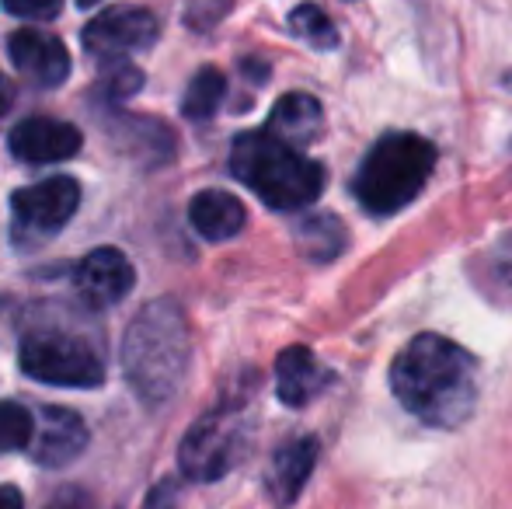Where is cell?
Masks as SVG:
<instances>
[{
    "label": "cell",
    "instance_id": "3",
    "mask_svg": "<svg viewBox=\"0 0 512 509\" xmlns=\"http://www.w3.org/2000/svg\"><path fill=\"white\" fill-rule=\"evenodd\" d=\"M230 171L272 210H304L324 189V168L269 129L241 133L230 147Z\"/></svg>",
    "mask_w": 512,
    "mask_h": 509
},
{
    "label": "cell",
    "instance_id": "22",
    "mask_svg": "<svg viewBox=\"0 0 512 509\" xmlns=\"http://www.w3.org/2000/svg\"><path fill=\"white\" fill-rule=\"evenodd\" d=\"M7 14L14 18H25V21H49L60 14L63 0H0Z\"/></svg>",
    "mask_w": 512,
    "mask_h": 509
},
{
    "label": "cell",
    "instance_id": "19",
    "mask_svg": "<svg viewBox=\"0 0 512 509\" xmlns=\"http://www.w3.org/2000/svg\"><path fill=\"white\" fill-rule=\"evenodd\" d=\"M223 95H227V77L213 67H203L189 81V91L182 98V112L189 119H209L223 105Z\"/></svg>",
    "mask_w": 512,
    "mask_h": 509
},
{
    "label": "cell",
    "instance_id": "12",
    "mask_svg": "<svg viewBox=\"0 0 512 509\" xmlns=\"http://www.w3.org/2000/svg\"><path fill=\"white\" fill-rule=\"evenodd\" d=\"M88 443V429H84L81 415L70 412V408H42L39 419H35V436H32V457L42 468H63L70 464Z\"/></svg>",
    "mask_w": 512,
    "mask_h": 509
},
{
    "label": "cell",
    "instance_id": "4",
    "mask_svg": "<svg viewBox=\"0 0 512 509\" xmlns=\"http://www.w3.org/2000/svg\"><path fill=\"white\" fill-rule=\"evenodd\" d=\"M436 168V147L418 133H387L366 150L352 196L370 217H394L425 189Z\"/></svg>",
    "mask_w": 512,
    "mask_h": 509
},
{
    "label": "cell",
    "instance_id": "10",
    "mask_svg": "<svg viewBox=\"0 0 512 509\" xmlns=\"http://www.w3.org/2000/svg\"><path fill=\"white\" fill-rule=\"evenodd\" d=\"M7 56H11L14 70L28 77L39 88H60L70 77V53L60 39L35 28H21L7 39Z\"/></svg>",
    "mask_w": 512,
    "mask_h": 509
},
{
    "label": "cell",
    "instance_id": "2",
    "mask_svg": "<svg viewBox=\"0 0 512 509\" xmlns=\"http://www.w3.org/2000/svg\"><path fill=\"white\" fill-rule=\"evenodd\" d=\"M192 335L175 300H154L133 318L122 339V370L147 405H164L189 377Z\"/></svg>",
    "mask_w": 512,
    "mask_h": 509
},
{
    "label": "cell",
    "instance_id": "13",
    "mask_svg": "<svg viewBox=\"0 0 512 509\" xmlns=\"http://www.w3.org/2000/svg\"><path fill=\"white\" fill-rule=\"evenodd\" d=\"M331 374L317 363V356L307 346H290L276 360V391L279 401L290 408H300L314 401L328 387Z\"/></svg>",
    "mask_w": 512,
    "mask_h": 509
},
{
    "label": "cell",
    "instance_id": "20",
    "mask_svg": "<svg viewBox=\"0 0 512 509\" xmlns=\"http://www.w3.org/2000/svg\"><path fill=\"white\" fill-rule=\"evenodd\" d=\"M290 28H293V35H300V39L310 42L314 49H335L338 46L335 25H331V18L317 4H300L297 11L290 14Z\"/></svg>",
    "mask_w": 512,
    "mask_h": 509
},
{
    "label": "cell",
    "instance_id": "9",
    "mask_svg": "<svg viewBox=\"0 0 512 509\" xmlns=\"http://www.w3.org/2000/svg\"><path fill=\"white\" fill-rule=\"evenodd\" d=\"M136 283V272L129 258L115 248H95L88 258H81L74 272V290L91 311H105L129 297Z\"/></svg>",
    "mask_w": 512,
    "mask_h": 509
},
{
    "label": "cell",
    "instance_id": "16",
    "mask_svg": "<svg viewBox=\"0 0 512 509\" xmlns=\"http://www.w3.org/2000/svg\"><path fill=\"white\" fill-rule=\"evenodd\" d=\"M189 220H192V227H196L199 238L230 241V238L241 234L248 213H244V206L237 196H230V192H223V189H206L192 199Z\"/></svg>",
    "mask_w": 512,
    "mask_h": 509
},
{
    "label": "cell",
    "instance_id": "5",
    "mask_svg": "<svg viewBox=\"0 0 512 509\" xmlns=\"http://www.w3.org/2000/svg\"><path fill=\"white\" fill-rule=\"evenodd\" d=\"M251 440L248 419L237 408H216L185 433L178 464L192 482H216L244 457Z\"/></svg>",
    "mask_w": 512,
    "mask_h": 509
},
{
    "label": "cell",
    "instance_id": "15",
    "mask_svg": "<svg viewBox=\"0 0 512 509\" xmlns=\"http://www.w3.org/2000/svg\"><path fill=\"white\" fill-rule=\"evenodd\" d=\"M265 129H269L272 136H279L283 143H290V147L304 150L307 143H314L324 129L321 102H317L314 95H300V91L283 95L276 102V109H272L269 126Z\"/></svg>",
    "mask_w": 512,
    "mask_h": 509
},
{
    "label": "cell",
    "instance_id": "1",
    "mask_svg": "<svg viewBox=\"0 0 512 509\" xmlns=\"http://www.w3.org/2000/svg\"><path fill=\"white\" fill-rule=\"evenodd\" d=\"M391 391L418 422L457 429L478 405V363L446 335L422 332L394 356Z\"/></svg>",
    "mask_w": 512,
    "mask_h": 509
},
{
    "label": "cell",
    "instance_id": "8",
    "mask_svg": "<svg viewBox=\"0 0 512 509\" xmlns=\"http://www.w3.org/2000/svg\"><path fill=\"white\" fill-rule=\"evenodd\" d=\"M154 42L157 18L143 7H108L84 28V49L102 63H119Z\"/></svg>",
    "mask_w": 512,
    "mask_h": 509
},
{
    "label": "cell",
    "instance_id": "11",
    "mask_svg": "<svg viewBox=\"0 0 512 509\" xmlns=\"http://www.w3.org/2000/svg\"><path fill=\"white\" fill-rule=\"evenodd\" d=\"M81 150V129L60 119L35 116L11 129V154L28 164H56Z\"/></svg>",
    "mask_w": 512,
    "mask_h": 509
},
{
    "label": "cell",
    "instance_id": "23",
    "mask_svg": "<svg viewBox=\"0 0 512 509\" xmlns=\"http://www.w3.org/2000/svg\"><path fill=\"white\" fill-rule=\"evenodd\" d=\"M175 485H171V482H161V485H157V489L154 492H150V496H147V506H143V509H175Z\"/></svg>",
    "mask_w": 512,
    "mask_h": 509
},
{
    "label": "cell",
    "instance_id": "17",
    "mask_svg": "<svg viewBox=\"0 0 512 509\" xmlns=\"http://www.w3.org/2000/svg\"><path fill=\"white\" fill-rule=\"evenodd\" d=\"M471 276L478 279L481 293L495 304H512V231L502 234L488 252H481L471 265Z\"/></svg>",
    "mask_w": 512,
    "mask_h": 509
},
{
    "label": "cell",
    "instance_id": "27",
    "mask_svg": "<svg viewBox=\"0 0 512 509\" xmlns=\"http://www.w3.org/2000/svg\"><path fill=\"white\" fill-rule=\"evenodd\" d=\"M77 4H84V7H91V4H102V0H77Z\"/></svg>",
    "mask_w": 512,
    "mask_h": 509
},
{
    "label": "cell",
    "instance_id": "14",
    "mask_svg": "<svg viewBox=\"0 0 512 509\" xmlns=\"http://www.w3.org/2000/svg\"><path fill=\"white\" fill-rule=\"evenodd\" d=\"M317 464V440L314 436H297V440L283 443L276 450L269 464V496L276 499L279 506H290L293 499L304 492L310 471Z\"/></svg>",
    "mask_w": 512,
    "mask_h": 509
},
{
    "label": "cell",
    "instance_id": "21",
    "mask_svg": "<svg viewBox=\"0 0 512 509\" xmlns=\"http://www.w3.org/2000/svg\"><path fill=\"white\" fill-rule=\"evenodd\" d=\"M35 436V419L28 408L14 405V401H0V454L11 450H25Z\"/></svg>",
    "mask_w": 512,
    "mask_h": 509
},
{
    "label": "cell",
    "instance_id": "25",
    "mask_svg": "<svg viewBox=\"0 0 512 509\" xmlns=\"http://www.w3.org/2000/svg\"><path fill=\"white\" fill-rule=\"evenodd\" d=\"M11 102H14V88H11V81H7V77L0 74V116H7Z\"/></svg>",
    "mask_w": 512,
    "mask_h": 509
},
{
    "label": "cell",
    "instance_id": "26",
    "mask_svg": "<svg viewBox=\"0 0 512 509\" xmlns=\"http://www.w3.org/2000/svg\"><path fill=\"white\" fill-rule=\"evenodd\" d=\"M53 509H88V503H81V499L74 503V496H63V499H56Z\"/></svg>",
    "mask_w": 512,
    "mask_h": 509
},
{
    "label": "cell",
    "instance_id": "18",
    "mask_svg": "<svg viewBox=\"0 0 512 509\" xmlns=\"http://www.w3.org/2000/svg\"><path fill=\"white\" fill-rule=\"evenodd\" d=\"M297 248L310 262H331L345 248V227L331 213H314V217L297 224Z\"/></svg>",
    "mask_w": 512,
    "mask_h": 509
},
{
    "label": "cell",
    "instance_id": "24",
    "mask_svg": "<svg viewBox=\"0 0 512 509\" xmlns=\"http://www.w3.org/2000/svg\"><path fill=\"white\" fill-rule=\"evenodd\" d=\"M25 503H21V492L14 489V485H4L0 489V509H21Z\"/></svg>",
    "mask_w": 512,
    "mask_h": 509
},
{
    "label": "cell",
    "instance_id": "6",
    "mask_svg": "<svg viewBox=\"0 0 512 509\" xmlns=\"http://www.w3.org/2000/svg\"><path fill=\"white\" fill-rule=\"evenodd\" d=\"M21 370L53 387H98L105 381L102 356L70 335H28L21 342Z\"/></svg>",
    "mask_w": 512,
    "mask_h": 509
},
{
    "label": "cell",
    "instance_id": "7",
    "mask_svg": "<svg viewBox=\"0 0 512 509\" xmlns=\"http://www.w3.org/2000/svg\"><path fill=\"white\" fill-rule=\"evenodd\" d=\"M81 206V185L67 175L46 178V182H35L28 189H18L11 199L14 227L28 231L32 238H49V234L63 231L67 220Z\"/></svg>",
    "mask_w": 512,
    "mask_h": 509
}]
</instances>
